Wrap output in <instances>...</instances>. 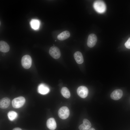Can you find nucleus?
<instances>
[{
  "label": "nucleus",
  "instance_id": "obj_1",
  "mask_svg": "<svg viewBox=\"0 0 130 130\" xmlns=\"http://www.w3.org/2000/svg\"><path fill=\"white\" fill-rule=\"evenodd\" d=\"M93 6L96 11L99 13H104L106 10V5L103 0L95 1L94 2Z\"/></svg>",
  "mask_w": 130,
  "mask_h": 130
},
{
  "label": "nucleus",
  "instance_id": "obj_2",
  "mask_svg": "<svg viewBox=\"0 0 130 130\" xmlns=\"http://www.w3.org/2000/svg\"><path fill=\"white\" fill-rule=\"evenodd\" d=\"M25 101V99L24 97L20 96L13 99L12 101V104L13 108H18L23 106Z\"/></svg>",
  "mask_w": 130,
  "mask_h": 130
},
{
  "label": "nucleus",
  "instance_id": "obj_3",
  "mask_svg": "<svg viewBox=\"0 0 130 130\" xmlns=\"http://www.w3.org/2000/svg\"><path fill=\"white\" fill-rule=\"evenodd\" d=\"M32 62L31 58L29 55H25L22 58L21 64L23 67L25 69L30 68L31 66Z\"/></svg>",
  "mask_w": 130,
  "mask_h": 130
},
{
  "label": "nucleus",
  "instance_id": "obj_4",
  "mask_svg": "<svg viewBox=\"0 0 130 130\" xmlns=\"http://www.w3.org/2000/svg\"><path fill=\"white\" fill-rule=\"evenodd\" d=\"M69 110L68 108L66 106L61 107L58 111V116L62 119H66L69 117Z\"/></svg>",
  "mask_w": 130,
  "mask_h": 130
},
{
  "label": "nucleus",
  "instance_id": "obj_5",
  "mask_svg": "<svg viewBox=\"0 0 130 130\" xmlns=\"http://www.w3.org/2000/svg\"><path fill=\"white\" fill-rule=\"evenodd\" d=\"M49 53L50 55L55 59L59 58L61 55L60 50L58 47L56 46L51 47L49 50Z\"/></svg>",
  "mask_w": 130,
  "mask_h": 130
},
{
  "label": "nucleus",
  "instance_id": "obj_6",
  "mask_svg": "<svg viewBox=\"0 0 130 130\" xmlns=\"http://www.w3.org/2000/svg\"><path fill=\"white\" fill-rule=\"evenodd\" d=\"M77 92L78 95L80 97L85 98L88 95V90L86 86H81L78 87L77 90Z\"/></svg>",
  "mask_w": 130,
  "mask_h": 130
},
{
  "label": "nucleus",
  "instance_id": "obj_7",
  "mask_svg": "<svg viewBox=\"0 0 130 130\" xmlns=\"http://www.w3.org/2000/svg\"><path fill=\"white\" fill-rule=\"evenodd\" d=\"M97 38L96 35L94 33H91L89 35L87 42V45L90 47H94L96 44Z\"/></svg>",
  "mask_w": 130,
  "mask_h": 130
},
{
  "label": "nucleus",
  "instance_id": "obj_8",
  "mask_svg": "<svg viewBox=\"0 0 130 130\" xmlns=\"http://www.w3.org/2000/svg\"><path fill=\"white\" fill-rule=\"evenodd\" d=\"M50 91V88L48 86L44 83L40 84L38 87V92L41 94H46L49 92Z\"/></svg>",
  "mask_w": 130,
  "mask_h": 130
},
{
  "label": "nucleus",
  "instance_id": "obj_9",
  "mask_svg": "<svg viewBox=\"0 0 130 130\" xmlns=\"http://www.w3.org/2000/svg\"><path fill=\"white\" fill-rule=\"evenodd\" d=\"M123 95L122 91L119 89H117L113 91L110 94L111 99L115 100H117L120 99Z\"/></svg>",
  "mask_w": 130,
  "mask_h": 130
},
{
  "label": "nucleus",
  "instance_id": "obj_10",
  "mask_svg": "<svg viewBox=\"0 0 130 130\" xmlns=\"http://www.w3.org/2000/svg\"><path fill=\"white\" fill-rule=\"evenodd\" d=\"M47 127L51 130H55L57 127V124L55 119L51 117L48 119L46 122Z\"/></svg>",
  "mask_w": 130,
  "mask_h": 130
},
{
  "label": "nucleus",
  "instance_id": "obj_11",
  "mask_svg": "<svg viewBox=\"0 0 130 130\" xmlns=\"http://www.w3.org/2000/svg\"><path fill=\"white\" fill-rule=\"evenodd\" d=\"M91 126L90 121L87 119H84L83 120V123L79 126L78 128L80 130H88Z\"/></svg>",
  "mask_w": 130,
  "mask_h": 130
},
{
  "label": "nucleus",
  "instance_id": "obj_12",
  "mask_svg": "<svg viewBox=\"0 0 130 130\" xmlns=\"http://www.w3.org/2000/svg\"><path fill=\"white\" fill-rule=\"evenodd\" d=\"M10 103V99L7 97L2 98L0 101V107L2 109H5L7 108Z\"/></svg>",
  "mask_w": 130,
  "mask_h": 130
},
{
  "label": "nucleus",
  "instance_id": "obj_13",
  "mask_svg": "<svg viewBox=\"0 0 130 130\" xmlns=\"http://www.w3.org/2000/svg\"><path fill=\"white\" fill-rule=\"evenodd\" d=\"M74 56L77 63L78 64H81L84 62V58L81 53L79 51H77L74 54Z\"/></svg>",
  "mask_w": 130,
  "mask_h": 130
},
{
  "label": "nucleus",
  "instance_id": "obj_14",
  "mask_svg": "<svg viewBox=\"0 0 130 130\" xmlns=\"http://www.w3.org/2000/svg\"><path fill=\"white\" fill-rule=\"evenodd\" d=\"M9 49V46L6 42L2 40L0 41V52L6 53L8 52Z\"/></svg>",
  "mask_w": 130,
  "mask_h": 130
},
{
  "label": "nucleus",
  "instance_id": "obj_15",
  "mask_svg": "<svg viewBox=\"0 0 130 130\" xmlns=\"http://www.w3.org/2000/svg\"><path fill=\"white\" fill-rule=\"evenodd\" d=\"M70 32L67 31H65L59 34L57 38L58 39L60 40H64L68 38L70 36Z\"/></svg>",
  "mask_w": 130,
  "mask_h": 130
},
{
  "label": "nucleus",
  "instance_id": "obj_16",
  "mask_svg": "<svg viewBox=\"0 0 130 130\" xmlns=\"http://www.w3.org/2000/svg\"><path fill=\"white\" fill-rule=\"evenodd\" d=\"M31 26L32 28L34 30L38 29L40 25L39 21L36 19H32L30 22Z\"/></svg>",
  "mask_w": 130,
  "mask_h": 130
},
{
  "label": "nucleus",
  "instance_id": "obj_17",
  "mask_svg": "<svg viewBox=\"0 0 130 130\" xmlns=\"http://www.w3.org/2000/svg\"><path fill=\"white\" fill-rule=\"evenodd\" d=\"M61 93L65 98H68L70 96V93L69 89L66 87H63L61 90Z\"/></svg>",
  "mask_w": 130,
  "mask_h": 130
},
{
  "label": "nucleus",
  "instance_id": "obj_18",
  "mask_svg": "<svg viewBox=\"0 0 130 130\" xmlns=\"http://www.w3.org/2000/svg\"><path fill=\"white\" fill-rule=\"evenodd\" d=\"M7 116L9 119L11 121H13L16 118L17 114L15 111H10L8 113Z\"/></svg>",
  "mask_w": 130,
  "mask_h": 130
},
{
  "label": "nucleus",
  "instance_id": "obj_19",
  "mask_svg": "<svg viewBox=\"0 0 130 130\" xmlns=\"http://www.w3.org/2000/svg\"><path fill=\"white\" fill-rule=\"evenodd\" d=\"M124 45L127 48L130 49V37L125 43Z\"/></svg>",
  "mask_w": 130,
  "mask_h": 130
},
{
  "label": "nucleus",
  "instance_id": "obj_20",
  "mask_svg": "<svg viewBox=\"0 0 130 130\" xmlns=\"http://www.w3.org/2000/svg\"><path fill=\"white\" fill-rule=\"evenodd\" d=\"M12 130H22L21 129L18 127L15 128L13 129Z\"/></svg>",
  "mask_w": 130,
  "mask_h": 130
},
{
  "label": "nucleus",
  "instance_id": "obj_21",
  "mask_svg": "<svg viewBox=\"0 0 130 130\" xmlns=\"http://www.w3.org/2000/svg\"><path fill=\"white\" fill-rule=\"evenodd\" d=\"M88 130H95L94 128H90Z\"/></svg>",
  "mask_w": 130,
  "mask_h": 130
}]
</instances>
